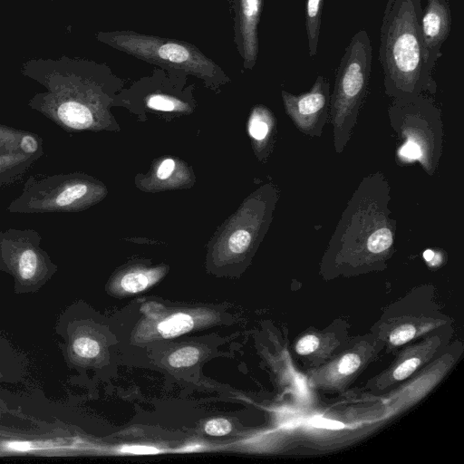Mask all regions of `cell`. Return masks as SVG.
Masks as SVG:
<instances>
[{"mask_svg": "<svg viewBox=\"0 0 464 464\" xmlns=\"http://www.w3.org/2000/svg\"><path fill=\"white\" fill-rule=\"evenodd\" d=\"M421 14V5L411 0L387 1L380 28L379 62L385 93L392 99L436 92L422 42Z\"/></svg>", "mask_w": 464, "mask_h": 464, "instance_id": "obj_1", "label": "cell"}, {"mask_svg": "<svg viewBox=\"0 0 464 464\" xmlns=\"http://www.w3.org/2000/svg\"><path fill=\"white\" fill-rule=\"evenodd\" d=\"M372 61L371 39L359 30L345 47L335 71L334 92L330 94V114L334 141L342 152L350 139L357 115L368 92Z\"/></svg>", "mask_w": 464, "mask_h": 464, "instance_id": "obj_2", "label": "cell"}, {"mask_svg": "<svg viewBox=\"0 0 464 464\" xmlns=\"http://www.w3.org/2000/svg\"><path fill=\"white\" fill-rule=\"evenodd\" d=\"M95 38L112 48L163 69L195 74L211 84L227 79L222 69L188 42L133 31L98 32Z\"/></svg>", "mask_w": 464, "mask_h": 464, "instance_id": "obj_3", "label": "cell"}, {"mask_svg": "<svg viewBox=\"0 0 464 464\" xmlns=\"http://www.w3.org/2000/svg\"><path fill=\"white\" fill-rule=\"evenodd\" d=\"M393 129L402 139L398 148L400 160L420 161L432 174L441 153L440 111L429 94L393 98L389 109Z\"/></svg>", "mask_w": 464, "mask_h": 464, "instance_id": "obj_4", "label": "cell"}, {"mask_svg": "<svg viewBox=\"0 0 464 464\" xmlns=\"http://www.w3.org/2000/svg\"><path fill=\"white\" fill-rule=\"evenodd\" d=\"M378 201L370 198L367 184L362 183L343 213L337 227L339 234L334 237L344 242L364 240L366 250L372 254L389 250L394 241L395 224L386 213L387 201L382 207Z\"/></svg>", "mask_w": 464, "mask_h": 464, "instance_id": "obj_5", "label": "cell"}, {"mask_svg": "<svg viewBox=\"0 0 464 464\" xmlns=\"http://www.w3.org/2000/svg\"><path fill=\"white\" fill-rule=\"evenodd\" d=\"M330 82L318 75L312 88L295 95L282 91L287 114L304 134L320 136L330 113Z\"/></svg>", "mask_w": 464, "mask_h": 464, "instance_id": "obj_6", "label": "cell"}, {"mask_svg": "<svg viewBox=\"0 0 464 464\" xmlns=\"http://www.w3.org/2000/svg\"><path fill=\"white\" fill-rule=\"evenodd\" d=\"M264 0H232L234 42L243 65L252 69L257 60L258 24Z\"/></svg>", "mask_w": 464, "mask_h": 464, "instance_id": "obj_7", "label": "cell"}, {"mask_svg": "<svg viewBox=\"0 0 464 464\" xmlns=\"http://www.w3.org/2000/svg\"><path fill=\"white\" fill-rule=\"evenodd\" d=\"M451 10L448 0H427L422 10L420 30L430 68L441 57V46L451 30Z\"/></svg>", "mask_w": 464, "mask_h": 464, "instance_id": "obj_8", "label": "cell"}, {"mask_svg": "<svg viewBox=\"0 0 464 464\" xmlns=\"http://www.w3.org/2000/svg\"><path fill=\"white\" fill-rule=\"evenodd\" d=\"M57 115L67 126L73 129H86L92 123V111L76 100H66L57 108Z\"/></svg>", "mask_w": 464, "mask_h": 464, "instance_id": "obj_9", "label": "cell"}, {"mask_svg": "<svg viewBox=\"0 0 464 464\" xmlns=\"http://www.w3.org/2000/svg\"><path fill=\"white\" fill-rule=\"evenodd\" d=\"M324 0H306L304 5V26L310 57H314L319 44L322 11Z\"/></svg>", "mask_w": 464, "mask_h": 464, "instance_id": "obj_10", "label": "cell"}, {"mask_svg": "<svg viewBox=\"0 0 464 464\" xmlns=\"http://www.w3.org/2000/svg\"><path fill=\"white\" fill-rule=\"evenodd\" d=\"M192 317L179 313L168 317L158 324V332L164 338H171L189 332L193 328Z\"/></svg>", "mask_w": 464, "mask_h": 464, "instance_id": "obj_11", "label": "cell"}, {"mask_svg": "<svg viewBox=\"0 0 464 464\" xmlns=\"http://www.w3.org/2000/svg\"><path fill=\"white\" fill-rule=\"evenodd\" d=\"M199 351L196 347H183L172 353L168 362L174 368L188 367L195 364L199 359Z\"/></svg>", "mask_w": 464, "mask_h": 464, "instance_id": "obj_12", "label": "cell"}, {"mask_svg": "<svg viewBox=\"0 0 464 464\" xmlns=\"http://www.w3.org/2000/svg\"><path fill=\"white\" fill-rule=\"evenodd\" d=\"M149 276L141 272H132L125 275L121 281V287L129 293H138L148 287Z\"/></svg>", "mask_w": 464, "mask_h": 464, "instance_id": "obj_13", "label": "cell"}, {"mask_svg": "<svg viewBox=\"0 0 464 464\" xmlns=\"http://www.w3.org/2000/svg\"><path fill=\"white\" fill-rule=\"evenodd\" d=\"M72 349L78 356L91 359L99 354L100 344L90 337H79L73 342Z\"/></svg>", "mask_w": 464, "mask_h": 464, "instance_id": "obj_14", "label": "cell"}, {"mask_svg": "<svg viewBox=\"0 0 464 464\" xmlns=\"http://www.w3.org/2000/svg\"><path fill=\"white\" fill-rule=\"evenodd\" d=\"M177 103L181 104L174 97L161 92L151 93L147 98V106L157 111H172L176 109Z\"/></svg>", "mask_w": 464, "mask_h": 464, "instance_id": "obj_15", "label": "cell"}, {"mask_svg": "<svg viewBox=\"0 0 464 464\" xmlns=\"http://www.w3.org/2000/svg\"><path fill=\"white\" fill-rule=\"evenodd\" d=\"M37 264V256L33 250L27 249L23 252L18 263L21 277L24 280L31 279L35 274Z\"/></svg>", "mask_w": 464, "mask_h": 464, "instance_id": "obj_16", "label": "cell"}, {"mask_svg": "<svg viewBox=\"0 0 464 464\" xmlns=\"http://www.w3.org/2000/svg\"><path fill=\"white\" fill-rule=\"evenodd\" d=\"M87 192V187L83 184H76L68 187L56 198L57 205L63 207L72 204L81 198Z\"/></svg>", "mask_w": 464, "mask_h": 464, "instance_id": "obj_17", "label": "cell"}, {"mask_svg": "<svg viewBox=\"0 0 464 464\" xmlns=\"http://www.w3.org/2000/svg\"><path fill=\"white\" fill-rule=\"evenodd\" d=\"M262 112L256 111L249 122V133L256 140H264L269 132V124L263 117Z\"/></svg>", "mask_w": 464, "mask_h": 464, "instance_id": "obj_18", "label": "cell"}, {"mask_svg": "<svg viewBox=\"0 0 464 464\" xmlns=\"http://www.w3.org/2000/svg\"><path fill=\"white\" fill-rule=\"evenodd\" d=\"M251 235L244 229L235 231L228 240V247L233 253H243L249 246Z\"/></svg>", "mask_w": 464, "mask_h": 464, "instance_id": "obj_19", "label": "cell"}, {"mask_svg": "<svg viewBox=\"0 0 464 464\" xmlns=\"http://www.w3.org/2000/svg\"><path fill=\"white\" fill-rule=\"evenodd\" d=\"M416 330L411 324H404L394 329L390 334L389 340L393 345H401L415 335Z\"/></svg>", "mask_w": 464, "mask_h": 464, "instance_id": "obj_20", "label": "cell"}, {"mask_svg": "<svg viewBox=\"0 0 464 464\" xmlns=\"http://www.w3.org/2000/svg\"><path fill=\"white\" fill-rule=\"evenodd\" d=\"M204 430L211 436H224L231 431L232 425L226 419H214L205 424Z\"/></svg>", "mask_w": 464, "mask_h": 464, "instance_id": "obj_21", "label": "cell"}, {"mask_svg": "<svg viewBox=\"0 0 464 464\" xmlns=\"http://www.w3.org/2000/svg\"><path fill=\"white\" fill-rule=\"evenodd\" d=\"M361 365V359L357 354L348 353L343 355L337 365V371L343 375L354 372Z\"/></svg>", "mask_w": 464, "mask_h": 464, "instance_id": "obj_22", "label": "cell"}, {"mask_svg": "<svg viewBox=\"0 0 464 464\" xmlns=\"http://www.w3.org/2000/svg\"><path fill=\"white\" fill-rule=\"evenodd\" d=\"M318 346L319 339L314 334H307L297 342L295 350L301 355H307L314 352Z\"/></svg>", "mask_w": 464, "mask_h": 464, "instance_id": "obj_23", "label": "cell"}, {"mask_svg": "<svg viewBox=\"0 0 464 464\" xmlns=\"http://www.w3.org/2000/svg\"><path fill=\"white\" fill-rule=\"evenodd\" d=\"M420 360L418 358H410L401 363L393 372V377L396 380H403L409 377L420 365Z\"/></svg>", "mask_w": 464, "mask_h": 464, "instance_id": "obj_24", "label": "cell"}, {"mask_svg": "<svg viewBox=\"0 0 464 464\" xmlns=\"http://www.w3.org/2000/svg\"><path fill=\"white\" fill-rule=\"evenodd\" d=\"M175 168V162L171 159L165 160L159 167L157 170V176L160 179L169 178Z\"/></svg>", "mask_w": 464, "mask_h": 464, "instance_id": "obj_25", "label": "cell"}, {"mask_svg": "<svg viewBox=\"0 0 464 464\" xmlns=\"http://www.w3.org/2000/svg\"><path fill=\"white\" fill-rule=\"evenodd\" d=\"M122 452H129L134 454H155L160 450L157 448L150 446H124L121 449Z\"/></svg>", "mask_w": 464, "mask_h": 464, "instance_id": "obj_26", "label": "cell"}, {"mask_svg": "<svg viewBox=\"0 0 464 464\" xmlns=\"http://www.w3.org/2000/svg\"><path fill=\"white\" fill-rule=\"evenodd\" d=\"M21 148L26 153H33L37 149V142L32 136L26 135L21 140Z\"/></svg>", "mask_w": 464, "mask_h": 464, "instance_id": "obj_27", "label": "cell"}, {"mask_svg": "<svg viewBox=\"0 0 464 464\" xmlns=\"http://www.w3.org/2000/svg\"><path fill=\"white\" fill-rule=\"evenodd\" d=\"M313 423L315 426L322 427V428H328V429H342L343 427V423L331 420H325L322 418H314L313 420Z\"/></svg>", "mask_w": 464, "mask_h": 464, "instance_id": "obj_28", "label": "cell"}, {"mask_svg": "<svg viewBox=\"0 0 464 464\" xmlns=\"http://www.w3.org/2000/svg\"><path fill=\"white\" fill-rule=\"evenodd\" d=\"M9 448L16 450H26L29 448V444L26 442H12L9 444Z\"/></svg>", "mask_w": 464, "mask_h": 464, "instance_id": "obj_29", "label": "cell"}, {"mask_svg": "<svg viewBox=\"0 0 464 464\" xmlns=\"http://www.w3.org/2000/svg\"><path fill=\"white\" fill-rule=\"evenodd\" d=\"M436 256V253L431 249H427L423 253V257L427 262H431Z\"/></svg>", "mask_w": 464, "mask_h": 464, "instance_id": "obj_30", "label": "cell"}, {"mask_svg": "<svg viewBox=\"0 0 464 464\" xmlns=\"http://www.w3.org/2000/svg\"><path fill=\"white\" fill-rule=\"evenodd\" d=\"M411 1H412L414 4L421 5L420 0H411Z\"/></svg>", "mask_w": 464, "mask_h": 464, "instance_id": "obj_31", "label": "cell"}]
</instances>
